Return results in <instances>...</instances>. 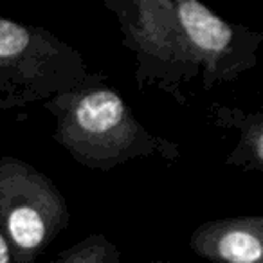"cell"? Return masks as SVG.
Returning a JSON list of instances; mask_svg holds the SVG:
<instances>
[{
    "label": "cell",
    "instance_id": "obj_2",
    "mask_svg": "<svg viewBox=\"0 0 263 263\" xmlns=\"http://www.w3.org/2000/svg\"><path fill=\"white\" fill-rule=\"evenodd\" d=\"M105 80L103 72L44 103L54 117L56 143L78 164L105 173L132 159L159 157L168 164L179 161V144L148 130Z\"/></svg>",
    "mask_w": 263,
    "mask_h": 263
},
{
    "label": "cell",
    "instance_id": "obj_3",
    "mask_svg": "<svg viewBox=\"0 0 263 263\" xmlns=\"http://www.w3.org/2000/svg\"><path fill=\"white\" fill-rule=\"evenodd\" d=\"M101 74L45 27L0 16V112L45 103Z\"/></svg>",
    "mask_w": 263,
    "mask_h": 263
},
{
    "label": "cell",
    "instance_id": "obj_1",
    "mask_svg": "<svg viewBox=\"0 0 263 263\" xmlns=\"http://www.w3.org/2000/svg\"><path fill=\"white\" fill-rule=\"evenodd\" d=\"M105 8L136 60L139 90L157 88L186 105L193 81L213 90L258 65L263 34L220 18L197 0H105Z\"/></svg>",
    "mask_w": 263,
    "mask_h": 263
},
{
    "label": "cell",
    "instance_id": "obj_4",
    "mask_svg": "<svg viewBox=\"0 0 263 263\" xmlns=\"http://www.w3.org/2000/svg\"><path fill=\"white\" fill-rule=\"evenodd\" d=\"M60 187L24 159L0 157V233L13 263H34L69 227Z\"/></svg>",
    "mask_w": 263,
    "mask_h": 263
},
{
    "label": "cell",
    "instance_id": "obj_5",
    "mask_svg": "<svg viewBox=\"0 0 263 263\" xmlns=\"http://www.w3.org/2000/svg\"><path fill=\"white\" fill-rule=\"evenodd\" d=\"M190 249L209 263H263V216H226L200 223Z\"/></svg>",
    "mask_w": 263,
    "mask_h": 263
},
{
    "label": "cell",
    "instance_id": "obj_6",
    "mask_svg": "<svg viewBox=\"0 0 263 263\" xmlns=\"http://www.w3.org/2000/svg\"><path fill=\"white\" fill-rule=\"evenodd\" d=\"M208 119L223 132H238V143L226 157V166L247 173H263V114L211 103Z\"/></svg>",
    "mask_w": 263,
    "mask_h": 263
},
{
    "label": "cell",
    "instance_id": "obj_8",
    "mask_svg": "<svg viewBox=\"0 0 263 263\" xmlns=\"http://www.w3.org/2000/svg\"><path fill=\"white\" fill-rule=\"evenodd\" d=\"M0 263H13L11 251H9V245L6 238L2 236V233H0Z\"/></svg>",
    "mask_w": 263,
    "mask_h": 263
},
{
    "label": "cell",
    "instance_id": "obj_7",
    "mask_svg": "<svg viewBox=\"0 0 263 263\" xmlns=\"http://www.w3.org/2000/svg\"><path fill=\"white\" fill-rule=\"evenodd\" d=\"M51 263H123V256L114 241L96 233L62 251Z\"/></svg>",
    "mask_w": 263,
    "mask_h": 263
},
{
    "label": "cell",
    "instance_id": "obj_9",
    "mask_svg": "<svg viewBox=\"0 0 263 263\" xmlns=\"http://www.w3.org/2000/svg\"><path fill=\"white\" fill-rule=\"evenodd\" d=\"M150 263H168V261H164V259H154V261H150Z\"/></svg>",
    "mask_w": 263,
    "mask_h": 263
}]
</instances>
